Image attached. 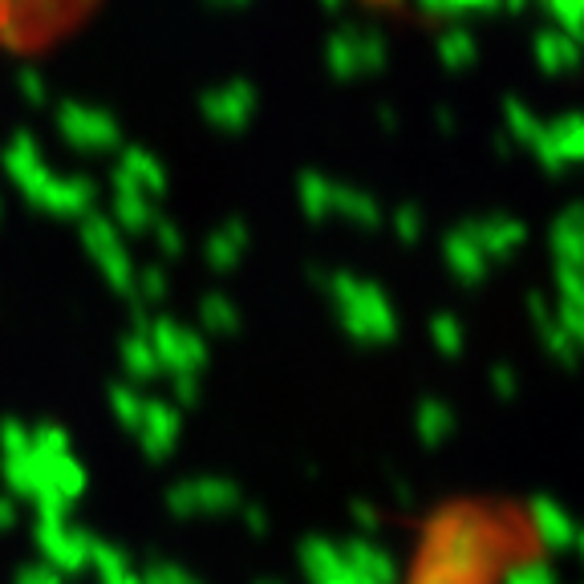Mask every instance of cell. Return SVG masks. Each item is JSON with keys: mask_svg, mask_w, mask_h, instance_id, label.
<instances>
[{"mask_svg": "<svg viewBox=\"0 0 584 584\" xmlns=\"http://www.w3.org/2000/svg\"><path fill=\"white\" fill-rule=\"evenodd\" d=\"M411 584H487L504 560V531L483 516H438Z\"/></svg>", "mask_w": 584, "mask_h": 584, "instance_id": "cell-1", "label": "cell"}, {"mask_svg": "<svg viewBox=\"0 0 584 584\" xmlns=\"http://www.w3.org/2000/svg\"><path fill=\"white\" fill-rule=\"evenodd\" d=\"M325 292L337 305L341 329L358 341V346H385L398 337V313L390 305V296L382 284L373 280H358L353 272H329L325 277Z\"/></svg>", "mask_w": 584, "mask_h": 584, "instance_id": "cell-2", "label": "cell"}, {"mask_svg": "<svg viewBox=\"0 0 584 584\" xmlns=\"http://www.w3.org/2000/svg\"><path fill=\"white\" fill-rule=\"evenodd\" d=\"M146 341L155 349V358H159V370L179 378V373H195L207 366V337L195 329H183L179 321L171 317H155L150 321V333H146Z\"/></svg>", "mask_w": 584, "mask_h": 584, "instance_id": "cell-3", "label": "cell"}, {"mask_svg": "<svg viewBox=\"0 0 584 584\" xmlns=\"http://www.w3.org/2000/svg\"><path fill=\"white\" fill-rule=\"evenodd\" d=\"M57 134L78 150H114L122 143V126L114 122V114L81 106V102L57 106Z\"/></svg>", "mask_w": 584, "mask_h": 584, "instance_id": "cell-4", "label": "cell"}, {"mask_svg": "<svg viewBox=\"0 0 584 584\" xmlns=\"http://www.w3.org/2000/svg\"><path fill=\"white\" fill-rule=\"evenodd\" d=\"M256 110H260V90H256L252 81H244V78H232L227 86H220V90H207L200 98V114L212 122L215 131H224V134L244 131V126L252 122Z\"/></svg>", "mask_w": 584, "mask_h": 584, "instance_id": "cell-5", "label": "cell"}, {"mask_svg": "<svg viewBox=\"0 0 584 584\" xmlns=\"http://www.w3.org/2000/svg\"><path fill=\"white\" fill-rule=\"evenodd\" d=\"M33 544L37 552L45 557V564L61 576H74V572L90 569V548H93V536L81 528H54V524H37L33 528Z\"/></svg>", "mask_w": 584, "mask_h": 584, "instance_id": "cell-6", "label": "cell"}, {"mask_svg": "<svg viewBox=\"0 0 584 584\" xmlns=\"http://www.w3.org/2000/svg\"><path fill=\"white\" fill-rule=\"evenodd\" d=\"M531 155L548 175H560L569 162L584 159V119L581 114H560L540 131V138L531 143Z\"/></svg>", "mask_w": 584, "mask_h": 584, "instance_id": "cell-7", "label": "cell"}, {"mask_svg": "<svg viewBox=\"0 0 584 584\" xmlns=\"http://www.w3.org/2000/svg\"><path fill=\"white\" fill-rule=\"evenodd\" d=\"M0 162H4L9 179H13L16 191H21L29 203H33V195H37L41 187L54 179V171H49L45 159H41V146H37V138H33V131H16L13 143L4 146Z\"/></svg>", "mask_w": 584, "mask_h": 584, "instance_id": "cell-8", "label": "cell"}, {"mask_svg": "<svg viewBox=\"0 0 584 584\" xmlns=\"http://www.w3.org/2000/svg\"><path fill=\"white\" fill-rule=\"evenodd\" d=\"M179 430H183V414L175 411L171 402H143V426L134 430L138 435V447L150 463H167L179 442Z\"/></svg>", "mask_w": 584, "mask_h": 584, "instance_id": "cell-9", "label": "cell"}, {"mask_svg": "<svg viewBox=\"0 0 584 584\" xmlns=\"http://www.w3.org/2000/svg\"><path fill=\"white\" fill-rule=\"evenodd\" d=\"M98 200V183L86 179V175H69V179H49V183L41 187L37 195H33V207L49 215H66V220H86Z\"/></svg>", "mask_w": 584, "mask_h": 584, "instance_id": "cell-10", "label": "cell"}, {"mask_svg": "<svg viewBox=\"0 0 584 584\" xmlns=\"http://www.w3.org/2000/svg\"><path fill=\"white\" fill-rule=\"evenodd\" d=\"M296 560L308 584H361V576L341 557V544H333L325 536H305L296 548Z\"/></svg>", "mask_w": 584, "mask_h": 584, "instance_id": "cell-11", "label": "cell"}, {"mask_svg": "<svg viewBox=\"0 0 584 584\" xmlns=\"http://www.w3.org/2000/svg\"><path fill=\"white\" fill-rule=\"evenodd\" d=\"M459 232L475 244L479 252L487 256V265H492V260H507V256L528 239V224H524V220H507V215H487V220L463 224Z\"/></svg>", "mask_w": 584, "mask_h": 584, "instance_id": "cell-12", "label": "cell"}, {"mask_svg": "<svg viewBox=\"0 0 584 584\" xmlns=\"http://www.w3.org/2000/svg\"><path fill=\"white\" fill-rule=\"evenodd\" d=\"M528 516H531V524H536V531H540V540H544L552 552H572V548L581 544L576 519H572L552 495H536L528 504Z\"/></svg>", "mask_w": 584, "mask_h": 584, "instance_id": "cell-13", "label": "cell"}, {"mask_svg": "<svg viewBox=\"0 0 584 584\" xmlns=\"http://www.w3.org/2000/svg\"><path fill=\"white\" fill-rule=\"evenodd\" d=\"M548 248H552L557 268H576V272L584 268V207L581 203H569V207L552 220Z\"/></svg>", "mask_w": 584, "mask_h": 584, "instance_id": "cell-14", "label": "cell"}, {"mask_svg": "<svg viewBox=\"0 0 584 584\" xmlns=\"http://www.w3.org/2000/svg\"><path fill=\"white\" fill-rule=\"evenodd\" d=\"M341 557H346V564L358 572L361 581L398 584V564H394V557H390L385 548L373 544V540H366V536H353V540H346V544H341Z\"/></svg>", "mask_w": 584, "mask_h": 584, "instance_id": "cell-15", "label": "cell"}, {"mask_svg": "<svg viewBox=\"0 0 584 584\" xmlns=\"http://www.w3.org/2000/svg\"><path fill=\"white\" fill-rule=\"evenodd\" d=\"M442 260L451 268V277L459 280V284H467V289L483 284V280H487V268H492L487 265V256L479 252L463 232H451V236L442 239Z\"/></svg>", "mask_w": 584, "mask_h": 584, "instance_id": "cell-16", "label": "cell"}, {"mask_svg": "<svg viewBox=\"0 0 584 584\" xmlns=\"http://www.w3.org/2000/svg\"><path fill=\"white\" fill-rule=\"evenodd\" d=\"M248 248V224L244 220H227L207 236L203 244V256H207V268L212 272H232L239 265V256Z\"/></svg>", "mask_w": 584, "mask_h": 584, "instance_id": "cell-17", "label": "cell"}, {"mask_svg": "<svg viewBox=\"0 0 584 584\" xmlns=\"http://www.w3.org/2000/svg\"><path fill=\"white\" fill-rule=\"evenodd\" d=\"M531 54H536V66L544 69L548 78L569 74V69L581 66V45L569 37H560L557 29H540V33L531 37Z\"/></svg>", "mask_w": 584, "mask_h": 584, "instance_id": "cell-18", "label": "cell"}, {"mask_svg": "<svg viewBox=\"0 0 584 584\" xmlns=\"http://www.w3.org/2000/svg\"><path fill=\"white\" fill-rule=\"evenodd\" d=\"M45 463L49 459H41V454L29 451L25 459H4L0 463V475L9 483V499H37L41 492H49V479H45Z\"/></svg>", "mask_w": 584, "mask_h": 584, "instance_id": "cell-19", "label": "cell"}, {"mask_svg": "<svg viewBox=\"0 0 584 584\" xmlns=\"http://www.w3.org/2000/svg\"><path fill=\"white\" fill-rule=\"evenodd\" d=\"M119 167L131 175V183L143 191L146 200H162V195H167V167H162L150 150H143V146H126Z\"/></svg>", "mask_w": 584, "mask_h": 584, "instance_id": "cell-20", "label": "cell"}, {"mask_svg": "<svg viewBox=\"0 0 584 584\" xmlns=\"http://www.w3.org/2000/svg\"><path fill=\"white\" fill-rule=\"evenodd\" d=\"M191 483V504H195V516H224V512H236L239 507V487L232 479H187Z\"/></svg>", "mask_w": 584, "mask_h": 584, "instance_id": "cell-21", "label": "cell"}, {"mask_svg": "<svg viewBox=\"0 0 584 584\" xmlns=\"http://www.w3.org/2000/svg\"><path fill=\"white\" fill-rule=\"evenodd\" d=\"M454 411L447 402L438 398H423L418 402V411H414V430L423 438V447H442L447 438L454 435Z\"/></svg>", "mask_w": 584, "mask_h": 584, "instance_id": "cell-22", "label": "cell"}, {"mask_svg": "<svg viewBox=\"0 0 584 584\" xmlns=\"http://www.w3.org/2000/svg\"><path fill=\"white\" fill-rule=\"evenodd\" d=\"M333 212L346 215L349 224L358 227H382V207H378V200H373L370 191H358V187H341L333 183Z\"/></svg>", "mask_w": 584, "mask_h": 584, "instance_id": "cell-23", "label": "cell"}, {"mask_svg": "<svg viewBox=\"0 0 584 584\" xmlns=\"http://www.w3.org/2000/svg\"><path fill=\"white\" fill-rule=\"evenodd\" d=\"M296 200L308 224H325V215H333V183L321 171L296 175Z\"/></svg>", "mask_w": 584, "mask_h": 584, "instance_id": "cell-24", "label": "cell"}, {"mask_svg": "<svg viewBox=\"0 0 584 584\" xmlns=\"http://www.w3.org/2000/svg\"><path fill=\"white\" fill-rule=\"evenodd\" d=\"M475 57H479V41L467 25H447L438 33V61L451 69V74L475 66Z\"/></svg>", "mask_w": 584, "mask_h": 584, "instance_id": "cell-25", "label": "cell"}, {"mask_svg": "<svg viewBox=\"0 0 584 584\" xmlns=\"http://www.w3.org/2000/svg\"><path fill=\"white\" fill-rule=\"evenodd\" d=\"M45 479H49V492H57L66 504H74V499H81L86 495V483H90V475H86V467L74 459V454H61V459H49L45 463Z\"/></svg>", "mask_w": 584, "mask_h": 584, "instance_id": "cell-26", "label": "cell"}, {"mask_svg": "<svg viewBox=\"0 0 584 584\" xmlns=\"http://www.w3.org/2000/svg\"><path fill=\"white\" fill-rule=\"evenodd\" d=\"M119 358H122V370L131 373V382H155L159 378V358H155V349H150V341L146 337H134V333H126L119 346Z\"/></svg>", "mask_w": 584, "mask_h": 584, "instance_id": "cell-27", "label": "cell"}, {"mask_svg": "<svg viewBox=\"0 0 584 584\" xmlns=\"http://www.w3.org/2000/svg\"><path fill=\"white\" fill-rule=\"evenodd\" d=\"M325 66L337 81L358 78V45H353V29H337L325 41Z\"/></svg>", "mask_w": 584, "mask_h": 584, "instance_id": "cell-28", "label": "cell"}, {"mask_svg": "<svg viewBox=\"0 0 584 584\" xmlns=\"http://www.w3.org/2000/svg\"><path fill=\"white\" fill-rule=\"evenodd\" d=\"M150 220H155V207H150L146 195H114V215H110V224L119 227V236L122 232L138 236V232L150 227Z\"/></svg>", "mask_w": 584, "mask_h": 584, "instance_id": "cell-29", "label": "cell"}, {"mask_svg": "<svg viewBox=\"0 0 584 584\" xmlns=\"http://www.w3.org/2000/svg\"><path fill=\"white\" fill-rule=\"evenodd\" d=\"M200 325L207 333H239V308L227 301L224 292H207L200 301Z\"/></svg>", "mask_w": 584, "mask_h": 584, "instance_id": "cell-30", "label": "cell"}, {"mask_svg": "<svg viewBox=\"0 0 584 584\" xmlns=\"http://www.w3.org/2000/svg\"><path fill=\"white\" fill-rule=\"evenodd\" d=\"M98 268H102V277H106V284L119 296H126V301H134V265H131V252L126 248H110V252L98 256Z\"/></svg>", "mask_w": 584, "mask_h": 584, "instance_id": "cell-31", "label": "cell"}, {"mask_svg": "<svg viewBox=\"0 0 584 584\" xmlns=\"http://www.w3.org/2000/svg\"><path fill=\"white\" fill-rule=\"evenodd\" d=\"M504 122H507V134H512L519 146H531L536 138H540V131H544V122L536 119L516 93H507L504 98Z\"/></svg>", "mask_w": 584, "mask_h": 584, "instance_id": "cell-32", "label": "cell"}, {"mask_svg": "<svg viewBox=\"0 0 584 584\" xmlns=\"http://www.w3.org/2000/svg\"><path fill=\"white\" fill-rule=\"evenodd\" d=\"M81 244H86V252L93 256V260H98V256L102 252H110V248H119L122 244V236H119V227L110 224V215H86V220H81Z\"/></svg>", "mask_w": 584, "mask_h": 584, "instance_id": "cell-33", "label": "cell"}, {"mask_svg": "<svg viewBox=\"0 0 584 584\" xmlns=\"http://www.w3.org/2000/svg\"><path fill=\"white\" fill-rule=\"evenodd\" d=\"M29 447H33V454H41V459H61V454H69L74 438H69L66 426L37 423L33 430H29Z\"/></svg>", "mask_w": 584, "mask_h": 584, "instance_id": "cell-34", "label": "cell"}, {"mask_svg": "<svg viewBox=\"0 0 584 584\" xmlns=\"http://www.w3.org/2000/svg\"><path fill=\"white\" fill-rule=\"evenodd\" d=\"M499 4H463V0H426L423 16H435V21H451V25H463L467 16H492Z\"/></svg>", "mask_w": 584, "mask_h": 584, "instance_id": "cell-35", "label": "cell"}, {"mask_svg": "<svg viewBox=\"0 0 584 584\" xmlns=\"http://www.w3.org/2000/svg\"><path fill=\"white\" fill-rule=\"evenodd\" d=\"M430 341L442 358H459L463 353V321L454 317V313H438L430 321Z\"/></svg>", "mask_w": 584, "mask_h": 584, "instance_id": "cell-36", "label": "cell"}, {"mask_svg": "<svg viewBox=\"0 0 584 584\" xmlns=\"http://www.w3.org/2000/svg\"><path fill=\"white\" fill-rule=\"evenodd\" d=\"M90 564L98 569V581H114L122 572H131V552L119 544H106V540H93Z\"/></svg>", "mask_w": 584, "mask_h": 584, "instance_id": "cell-37", "label": "cell"}, {"mask_svg": "<svg viewBox=\"0 0 584 584\" xmlns=\"http://www.w3.org/2000/svg\"><path fill=\"white\" fill-rule=\"evenodd\" d=\"M544 13L560 25L557 29L560 37H569V41L581 45L584 41V4H576V0H548Z\"/></svg>", "mask_w": 584, "mask_h": 584, "instance_id": "cell-38", "label": "cell"}, {"mask_svg": "<svg viewBox=\"0 0 584 584\" xmlns=\"http://www.w3.org/2000/svg\"><path fill=\"white\" fill-rule=\"evenodd\" d=\"M353 45H358V74H382L390 66V49H385V41L378 33H366L358 29L353 33Z\"/></svg>", "mask_w": 584, "mask_h": 584, "instance_id": "cell-39", "label": "cell"}, {"mask_svg": "<svg viewBox=\"0 0 584 584\" xmlns=\"http://www.w3.org/2000/svg\"><path fill=\"white\" fill-rule=\"evenodd\" d=\"M110 411H114V418H119L126 430H138V426H143V398H138L126 382L110 385Z\"/></svg>", "mask_w": 584, "mask_h": 584, "instance_id": "cell-40", "label": "cell"}, {"mask_svg": "<svg viewBox=\"0 0 584 584\" xmlns=\"http://www.w3.org/2000/svg\"><path fill=\"white\" fill-rule=\"evenodd\" d=\"M167 272H162L159 265L143 268V272H134V301L138 305H162L167 301Z\"/></svg>", "mask_w": 584, "mask_h": 584, "instance_id": "cell-41", "label": "cell"}, {"mask_svg": "<svg viewBox=\"0 0 584 584\" xmlns=\"http://www.w3.org/2000/svg\"><path fill=\"white\" fill-rule=\"evenodd\" d=\"M33 451L29 447V426L21 418H0V454L4 459H25Z\"/></svg>", "mask_w": 584, "mask_h": 584, "instance_id": "cell-42", "label": "cell"}, {"mask_svg": "<svg viewBox=\"0 0 584 584\" xmlns=\"http://www.w3.org/2000/svg\"><path fill=\"white\" fill-rule=\"evenodd\" d=\"M390 224H394V236H398L402 244H418V239L426 236V215H423V207H414V203H402Z\"/></svg>", "mask_w": 584, "mask_h": 584, "instance_id": "cell-43", "label": "cell"}, {"mask_svg": "<svg viewBox=\"0 0 584 584\" xmlns=\"http://www.w3.org/2000/svg\"><path fill=\"white\" fill-rule=\"evenodd\" d=\"M33 507H37V524H54V528H66L69 524V507L57 492H41L37 499H33Z\"/></svg>", "mask_w": 584, "mask_h": 584, "instance_id": "cell-44", "label": "cell"}, {"mask_svg": "<svg viewBox=\"0 0 584 584\" xmlns=\"http://www.w3.org/2000/svg\"><path fill=\"white\" fill-rule=\"evenodd\" d=\"M540 341H544V349L552 353V361H560L564 370H572V366H576V346H572L569 337H564V333L557 329V321L540 329Z\"/></svg>", "mask_w": 584, "mask_h": 584, "instance_id": "cell-45", "label": "cell"}, {"mask_svg": "<svg viewBox=\"0 0 584 584\" xmlns=\"http://www.w3.org/2000/svg\"><path fill=\"white\" fill-rule=\"evenodd\" d=\"M150 227H155V244H159V252L167 256V260L183 256V232H179V224H171V220L155 215V220H150Z\"/></svg>", "mask_w": 584, "mask_h": 584, "instance_id": "cell-46", "label": "cell"}, {"mask_svg": "<svg viewBox=\"0 0 584 584\" xmlns=\"http://www.w3.org/2000/svg\"><path fill=\"white\" fill-rule=\"evenodd\" d=\"M16 90H21V98H25L29 106H45L49 102V86H45V78L33 66H25L16 74Z\"/></svg>", "mask_w": 584, "mask_h": 584, "instance_id": "cell-47", "label": "cell"}, {"mask_svg": "<svg viewBox=\"0 0 584 584\" xmlns=\"http://www.w3.org/2000/svg\"><path fill=\"white\" fill-rule=\"evenodd\" d=\"M557 289H560V305L584 308V277L576 268H557Z\"/></svg>", "mask_w": 584, "mask_h": 584, "instance_id": "cell-48", "label": "cell"}, {"mask_svg": "<svg viewBox=\"0 0 584 584\" xmlns=\"http://www.w3.org/2000/svg\"><path fill=\"white\" fill-rule=\"evenodd\" d=\"M552 317H557V329L564 333V337H569L572 346H581V341H584V308L560 305L557 313H552Z\"/></svg>", "mask_w": 584, "mask_h": 584, "instance_id": "cell-49", "label": "cell"}, {"mask_svg": "<svg viewBox=\"0 0 584 584\" xmlns=\"http://www.w3.org/2000/svg\"><path fill=\"white\" fill-rule=\"evenodd\" d=\"M507 584H557V572L548 564H519L507 572Z\"/></svg>", "mask_w": 584, "mask_h": 584, "instance_id": "cell-50", "label": "cell"}, {"mask_svg": "<svg viewBox=\"0 0 584 584\" xmlns=\"http://www.w3.org/2000/svg\"><path fill=\"white\" fill-rule=\"evenodd\" d=\"M13 584H66V576L54 572L49 564H25V569H16Z\"/></svg>", "mask_w": 584, "mask_h": 584, "instance_id": "cell-51", "label": "cell"}, {"mask_svg": "<svg viewBox=\"0 0 584 584\" xmlns=\"http://www.w3.org/2000/svg\"><path fill=\"white\" fill-rule=\"evenodd\" d=\"M175 411H179V406H195V402H200V378H195V373H179V378H175Z\"/></svg>", "mask_w": 584, "mask_h": 584, "instance_id": "cell-52", "label": "cell"}, {"mask_svg": "<svg viewBox=\"0 0 584 584\" xmlns=\"http://www.w3.org/2000/svg\"><path fill=\"white\" fill-rule=\"evenodd\" d=\"M492 390L499 394V398H516L519 394V378H516V370L512 366H495L492 370Z\"/></svg>", "mask_w": 584, "mask_h": 584, "instance_id": "cell-53", "label": "cell"}, {"mask_svg": "<svg viewBox=\"0 0 584 584\" xmlns=\"http://www.w3.org/2000/svg\"><path fill=\"white\" fill-rule=\"evenodd\" d=\"M349 516L358 519L361 531H378V528H382V516H378V507L366 504V499H353V504H349Z\"/></svg>", "mask_w": 584, "mask_h": 584, "instance_id": "cell-54", "label": "cell"}, {"mask_svg": "<svg viewBox=\"0 0 584 584\" xmlns=\"http://www.w3.org/2000/svg\"><path fill=\"white\" fill-rule=\"evenodd\" d=\"M528 313H531V321H536V329H544V325H552V308H548V301H544V292H528Z\"/></svg>", "mask_w": 584, "mask_h": 584, "instance_id": "cell-55", "label": "cell"}, {"mask_svg": "<svg viewBox=\"0 0 584 584\" xmlns=\"http://www.w3.org/2000/svg\"><path fill=\"white\" fill-rule=\"evenodd\" d=\"M244 524H248V531H252V536H265V531H268V512H265V507H244Z\"/></svg>", "mask_w": 584, "mask_h": 584, "instance_id": "cell-56", "label": "cell"}, {"mask_svg": "<svg viewBox=\"0 0 584 584\" xmlns=\"http://www.w3.org/2000/svg\"><path fill=\"white\" fill-rule=\"evenodd\" d=\"M16 528V504L9 499V495H0V531Z\"/></svg>", "mask_w": 584, "mask_h": 584, "instance_id": "cell-57", "label": "cell"}, {"mask_svg": "<svg viewBox=\"0 0 584 584\" xmlns=\"http://www.w3.org/2000/svg\"><path fill=\"white\" fill-rule=\"evenodd\" d=\"M435 122H438V131H442V134H454V131H459V119H454V110H447V106L438 110Z\"/></svg>", "mask_w": 584, "mask_h": 584, "instance_id": "cell-58", "label": "cell"}, {"mask_svg": "<svg viewBox=\"0 0 584 584\" xmlns=\"http://www.w3.org/2000/svg\"><path fill=\"white\" fill-rule=\"evenodd\" d=\"M378 122H382V131H385V134H394V131L402 126V119H398V114H394L390 106H378Z\"/></svg>", "mask_w": 584, "mask_h": 584, "instance_id": "cell-59", "label": "cell"}, {"mask_svg": "<svg viewBox=\"0 0 584 584\" xmlns=\"http://www.w3.org/2000/svg\"><path fill=\"white\" fill-rule=\"evenodd\" d=\"M394 495H398L402 504H414V487L406 483V479H394Z\"/></svg>", "mask_w": 584, "mask_h": 584, "instance_id": "cell-60", "label": "cell"}, {"mask_svg": "<svg viewBox=\"0 0 584 584\" xmlns=\"http://www.w3.org/2000/svg\"><path fill=\"white\" fill-rule=\"evenodd\" d=\"M256 584H280V581H256Z\"/></svg>", "mask_w": 584, "mask_h": 584, "instance_id": "cell-61", "label": "cell"}, {"mask_svg": "<svg viewBox=\"0 0 584 584\" xmlns=\"http://www.w3.org/2000/svg\"><path fill=\"white\" fill-rule=\"evenodd\" d=\"M191 584H200V581H191Z\"/></svg>", "mask_w": 584, "mask_h": 584, "instance_id": "cell-62", "label": "cell"}]
</instances>
